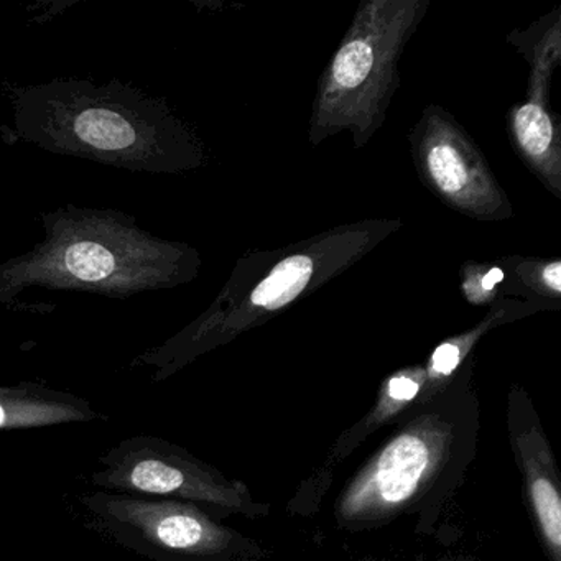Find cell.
Instances as JSON below:
<instances>
[{
  "mask_svg": "<svg viewBox=\"0 0 561 561\" xmlns=\"http://www.w3.org/2000/svg\"><path fill=\"white\" fill-rule=\"evenodd\" d=\"M374 65L373 48L367 42L354 41L344 45L333 65V78L341 88L360 87Z\"/></svg>",
  "mask_w": 561,
  "mask_h": 561,
  "instance_id": "9",
  "label": "cell"
},
{
  "mask_svg": "<svg viewBox=\"0 0 561 561\" xmlns=\"http://www.w3.org/2000/svg\"><path fill=\"white\" fill-rule=\"evenodd\" d=\"M515 130L522 146L530 156H541L550 147L553 134L550 117L537 104H527L518 110L515 116Z\"/></svg>",
  "mask_w": 561,
  "mask_h": 561,
  "instance_id": "10",
  "label": "cell"
},
{
  "mask_svg": "<svg viewBox=\"0 0 561 561\" xmlns=\"http://www.w3.org/2000/svg\"><path fill=\"white\" fill-rule=\"evenodd\" d=\"M428 167L432 170L433 180L446 195H459L468 186V170L455 147L448 144L433 147L428 152Z\"/></svg>",
  "mask_w": 561,
  "mask_h": 561,
  "instance_id": "8",
  "label": "cell"
},
{
  "mask_svg": "<svg viewBox=\"0 0 561 561\" xmlns=\"http://www.w3.org/2000/svg\"><path fill=\"white\" fill-rule=\"evenodd\" d=\"M45 239L0 264V304L32 288L130 297L172 287L183 251L111 209H58L44 218Z\"/></svg>",
  "mask_w": 561,
  "mask_h": 561,
  "instance_id": "1",
  "label": "cell"
},
{
  "mask_svg": "<svg viewBox=\"0 0 561 561\" xmlns=\"http://www.w3.org/2000/svg\"><path fill=\"white\" fill-rule=\"evenodd\" d=\"M545 284L551 287L553 291H561V264L554 262V264L548 265L543 272Z\"/></svg>",
  "mask_w": 561,
  "mask_h": 561,
  "instance_id": "14",
  "label": "cell"
},
{
  "mask_svg": "<svg viewBox=\"0 0 561 561\" xmlns=\"http://www.w3.org/2000/svg\"><path fill=\"white\" fill-rule=\"evenodd\" d=\"M165 117L149 98L123 87L57 81L21 93L19 133L54 152L133 172H160L170 159Z\"/></svg>",
  "mask_w": 561,
  "mask_h": 561,
  "instance_id": "2",
  "label": "cell"
},
{
  "mask_svg": "<svg viewBox=\"0 0 561 561\" xmlns=\"http://www.w3.org/2000/svg\"><path fill=\"white\" fill-rule=\"evenodd\" d=\"M416 393H419V383L409 377H396L389 382L390 399L397 400V402H409Z\"/></svg>",
  "mask_w": 561,
  "mask_h": 561,
  "instance_id": "13",
  "label": "cell"
},
{
  "mask_svg": "<svg viewBox=\"0 0 561 561\" xmlns=\"http://www.w3.org/2000/svg\"><path fill=\"white\" fill-rule=\"evenodd\" d=\"M104 419L88 400L41 383L0 386V430L48 428Z\"/></svg>",
  "mask_w": 561,
  "mask_h": 561,
  "instance_id": "5",
  "label": "cell"
},
{
  "mask_svg": "<svg viewBox=\"0 0 561 561\" xmlns=\"http://www.w3.org/2000/svg\"><path fill=\"white\" fill-rule=\"evenodd\" d=\"M433 370L438 374H449L459 363V347L455 344H443L433 354Z\"/></svg>",
  "mask_w": 561,
  "mask_h": 561,
  "instance_id": "12",
  "label": "cell"
},
{
  "mask_svg": "<svg viewBox=\"0 0 561 561\" xmlns=\"http://www.w3.org/2000/svg\"><path fill=\"white\" fill-rule=\"evenodd\" d=\"M101 469L91 474L98 488L117 494L139 497L170 499L198 507L234 504L229 491L188 453L167 439L153 435H136L123 439L98 459Z\"/></svg>",
  "mask_w": 561,
  "mask_h": 561,
  "instance_id": "4",
  "label": "cell"
},
{
  "mask_svg": "<svg viewBox=\"0 0 561 561\" xmlns=\"http://www.w3.org/2000/svg\"><path fill=\"white\" fill-rule=\"evenodd\" d=\"M80 502L91 528L152 561H209L229 543L221 527L186 502L107 491Z\"/></svg>",
  "mask_w": 561,
  "mask_h": 561,
  "instance_id": "3",
  "label": "cell"
},
{
  "mask_svg": "<svg viewBox=\"0 0 561 561\" xmlns=\"http://www.w3.org/2000/svg\"><path fill=\"white\" fill-rule=\"evenodd\" d=\"M502 278H504V272H502L501 268H492V271L482 278V287H484V290H491Z\"/></svg>",
  "mask_w": 561,
  "mask_h": 561,
  "instance_id": "15",
  "label": "cell"
},
{
  "mask_svg": "<svg viewBox=\"0 0 561 561\" xmlns=\"http://www.w3.org/2000/svg\"><path fill=\"white\" fill-rule=\"evenodd\" d=\"M531 499L545 537L554 550L561 547V502L557 489L548 479L537 478L531 481Z\"/></svg>",
  "mask_w": 561,
  "mask_h": 561,
  "instance_id": "11",
  "label": "cell"
},
{
  "mask_svg": "<svg viewBox=\"0 0 561 561\" xmlns=\"http://www.w3.org/2000/svg\"><path fill=\"white\" fill-rule=\"evenodd\" d=\"M428 462V446L420 436H399L380 453L376 469L367 479L366 494L377 495L383 504L405 501L415 492Z\"/></svg>",
  "mask_w": 561,
  "mask_h": 561,
  "instance_id": "6",
  "label": "cell"
},
{
  "mask_svg": "<svg viewBox=\"0 0 561 561\" xmlns=\"http://www.w3.org/2000/svg\"><path fill=\"white\" fill-rule=\"evenodd\" d=\"M311 274H313L311 259L305 255L285 259L252 291V304L267 310H278L304 291L310 282Z\"/></svg>",
  "mask_w": 561,
  "mask_h": 561,
  "instance_id": "7",
  "label": "cell"
}]
</instances>
